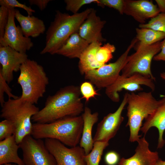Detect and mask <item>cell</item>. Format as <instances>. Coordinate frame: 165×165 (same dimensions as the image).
<instances>
[{"label":"cell","instance_id":"obj_1","mask_svg":"<svg viewBox=\"0 0 165 165\" xmlns=\"http://www.w3.org/2000/svg\"><path fill=\"white\" fill-rule=\"evenodd\" d=\"M79 86L71 85L61 88L47 98L43 108L32 116L35 123H50L64 118L79 116L84 108Z\"/></svg>","mask_w":165,"mask_h":165},{"label":"cell","instance_id":"obj_11","mask_svg":"<svg viewBox=\"0 0 165 165\" xmlns=\"http://www.w3.org/2000/svg\"><path fill=\"white\" fill-rule=\"evenodd\" d=\"M44 142L57 165H86L85 152L80 146L69 148L59 141L51 138L45 139Z\"/></svg>","mask_w":165,"mask_h":165},{"label":"cell","instance_id":"obj_39","mask_svg":"<svg viewBox=\"0 0 165 165\" xmlns=\"http://www.w3.org/2000/svg\"><path fill=\"white\" fill-rule=\"evenodd\" d=\"M156 165H165V161L159 159L157 161Z\"/></svg>","mask_w":165,"mask_h":165},{"label":"cell","instance_id":"obj_41","mask_svg":"<svg viewBox=\"0 0 165 165\" xmlns=\"http://www.w3.org/2000/svg\"><path fill=\"white\" fill-rule=\"evenodd\" d=\"M1 165H16L15 164H11L10 163H6L5 164H2Z\"/></svg>","mask_w":165,"mask_h":165},{"label":"cell","instance_id":"obj_37","mask_svg":"<svg viewBox=\"0 0 165 165\" xmlns=\"http://www.w3.org/2000/svg\"><path fill=\"white\" fill-rule=\"evenodd\" d=\"M153 60L155 61H165V38L162 41L161 50L154 56Z\"/></svg>","mask_w":165,"mask_h":165},{"label":"cell","instance_id":"obj_36","mask_svg":"<svg viewBox=\"0 0 165 165\" xmlns=\"http://www.w3.org/2000/svg\"><path fill=\"white\" fill-rule=\"evenodd\" d=\"M51 0H29L28 2L31 5H36L39 9L42 11L46 8Z\"/></svg>","mask_w":165,"mask_h":165},{"label":"cell","instance_id":"obj_6","mask_svg":"<svg viewBox=\"0 0 165 165\" xmlns=\"http://www.w3.org/2000/svg\"><path fill=\"white\" fill-rule=\"evenodd\" d=\"M17 83L20 86L22 100L37 104L46 92L49 80L43 67L28 59L20 67Z\"/></svg>","mask_w":165,"mask_h":165},{"label":"cell","instance_id":"obj_26","mask_svg":"<svg viewBox=\"0 0 165 165\" xmlns=\"http://www.w3.org/2000/svg\"><path fill=\"white\" fill-rule=\"evenodd\" d=\"M115 50V46L109 43L101 46L96 53V59L97 62L102 65L106 64L112 58L113 53Z\"/></svg>","mask_w":165,"mask_h":165},{"label":"cell","instance_id":"obj_9","mask_svg":"<svg viewBox=\"0 0 165 165\" xmlns=\"http://www.w3.org/2000/svg\"><path fill=\"white\" fill-rule=\"evenodd\" d=\"M25 165H57L42 139L27 135L19 144Z\"/></svg>","mask_w":165,"mask_h":165},{"label":"cell","instance_id":"obj_24","mask_svg":"<svg viewBox=\"0 0 165 165\" xmlns=\"http://www.w3.org/2000/svg\"><path fill=\"white\" fill-rule=\"evenodd\" d=\"M136 38L139 44L148 46L160 41L165 38V33L152 29L144 28L136 29Z\"/></svg>","mask_w":165,"mask_h":165},{"label":"cell","instance_id":"obj_14","mask_svg":"<svg viewBox=\"0 0 165 165\" xmlns=\"http://www.w3.org/2000/svg\"><path fill=\"white\" fill-rule=\"evenodd\" d=\"M28 57L26 53L19 52L9 46H0V73L8 83L13 80V72L20 70Z\"/></svg>","mask_w":165,"mask_h":165},{"label":"cell","instance_id":"obj_25","mask_svg":"<svg viewBox=\"0 0 165 165\" xmlns=\"http://www.w3.org/2000/svg\"><path fill=\"white\" fill-rule=\"evenodd\" d=\"M108 145V142H94L92 150L84 156L86 165H99L104 150Z\"/></svg>","mask_w":165,"mask_h":165},{"label":"cell","instance_id":"obj_21","mask_svg":"<svg viewBox=\"0 0 165 165\" xmlns=\"http://www.w3.org/2000/svg\"><path fill=\"white\" fill-rule=\"evenodd\" d=\"M19 148L14 135L0 141V165L11 163L25 165L18 155Z\"/></svg>","mask_w":165,"mask_h":165},{"label":"cell","instance_id":"obj_2","mask_svg":"<svg viewBox=\"0 0 165 165\" xmlns=\"http://www.w3.org/2000/svg\"><path fill=\"white\" fill-rule=\"evenodd\" d=\"M92 9L87 8L81 12L72 15L56 11L54 20L51 22L46 31L45 46L40 54H56L70 36L78 31Z\"/></svg>","mask_w":165,"mask_h":165},{"label":"cell","instance_id":"obj_15","mask_svg":"<svg viewBox=\"0 0 165 165\" xmlns=\"http://www.w3.org/2000/svg\"><path fill=\"white\" fill-rule=\"evenodd\" d=\"M157 6L152 1L125 0L123 13L132 16L136 21L145 24V20L160 13Z\"/></svg>","mask_w":165,"mask_h":165},{"label":"cell","instance_id":"obj_27","mask_svg":"<svg viewBox=\"0 0 165 165\" xmlns=\"http://www.w3.org/2000/svg\"><path fill=\"white\" fill-rule=\"evenodd\" d=\"M139 28H149L165 33V13H161L151 19L147 23L140 24Z\"/></svg>","mask_w":165,"mask_h":165},{"label":"cell","instance_id":"obj_10","mask_svg":"<svg viewBox=\"0 0 165 165\" xmlns=\"http://www.w3.org/2000/svg\"><path fill=\"white\" fill-rule=\"evenodd\" d=\"M154 81L150 78L139 73H134L128 77L120 75L112 84L105 88V93L111 101L118 102L120 100L118 92L123 90L131 92L141 91L143 90L141 86L144 85L152 92L154 91L155 86Z\"/></svg>","mask_w":165,"mask_h":165},{"label":"cell","instance_id":"obj_3","mask_svg":"<svg viewBox=\"0 0 165 165\" xmlns=\"http://www.w3.org/2000/svg\"><path fill=\"white\" fill-rule=\"evenodd\" d=\"M83 124L81 115L68 117L49 123H34L30 135L36 139H56L72 147L79 143Z\"/></svg>","mask_w":165,"mask_h":165},{"label":"cell","instance_id":"obj_20","mask_svg":"<svg viewBox=\"0 0 165 165\" xmlns=\"http://www.w3.org/2000/svg\"><path fill=\"white\" fill-rule=\"evenodd\" d=\"M15 18L19 23L24 35L36 38L43 34L46 27L43 21L34 16H25L15 9Z\"/></svg>","mask_w":165,"mask_h":165},{"label":"cell","instance_id":"obj_38","mask_svg":"<svg viewBox=\"0 0 165 165\" xmlns=\"http://www.w3.org/2000/svg\"><path fill=\"white\" fill-rule=\"evenodd\" d=\"M158 7L161 13H165V0H156Z\"/></svg>","mask_w":165,"mask_h":165},{"label":"cell","instance_id":"obj_22","mask_svg":"<svg viewBox=\"0 0 165 165\" xmlns=\"http://www.w3.org/2000/svg\"><path fill=\"white\" fill-rule=\"evenodd\" d=\"M90 44L79 35L78 32L72 34L56 54L69 58H79Z\"/></svg>","mask_w":165,"mask_h":165},{"label":"cell","instance_id":"obj_29","mask_svg":"<svg viewBox=\"0 0 165 165\" xmlns=\"http://www.w3.org/2000/svg\"><path fill=\"white\" fill-rule=\"evenodd\" d=\"M82 98L88 102L92 98L99 95L95 89L93 85L90 82L85 81L82 82L79 86Z\"/></svg>","mask_w":165,"mask_h":165},{"label":"cell","instance_id":"obj_35","mask_svg":"<svg viewBox=\"0 0 165 165\" xmlns=\"http://www.w3.org/2000/svg\"><path fill=\"white\" fill-rule=\"evenodd\" d=\"M119 154L114 151L108 152L105 155V160L107 165H116L119 162Z\"/></svg>","mask_w":165,"mask_h":165},{"label":"cell","instance_id":"obj_8","mask_svg":"<svg viewBox=\"0 0 165 165\" xmlns=\"http://www.w3.org/2000/svg\"><path fill=\"white\" fill-rule=\"evenodd\" d=\"M162 41L145 46L138 44L136 51L129 55L128 61L122 70L121 75L128 77L137 73L156 80L151 70V64L154 56L161 50Z\"/></svg>","mask_w":165,"mask_h":165},{"label":"cell","instance_id":"obj_30","mask_svg":"<svg viewBox=\"0 0 165 165\" xmlns=\"http://www.w3.org/2000/svg\"><path fill=\"white\" fill-rule=\"evenodd\" d=\"M4 93L8 95L9 98L16 99L19 97L12 94L11 89L9 86L8 83L0 73V103L1 107L5 102L4 97Z\"/></svg>","mask_w":165,"mask_h":165},{"label":"cell","instance_id":"obj_28","mask_svg":"<svg viewBox=\"0 0 165 165\" xmlns=\"http://www.w3.org/2000/svg\"><path fill=\"white\" fill-rule=\"evenodd\" d=\"M64 2L66 10L74 14L78 13L80 8L84 5L93 3L97 4L98 0H65Z\"/></svg>","mask_w":165,"mask_h":165},{"label":"cell","instance_id":"obj_12","mask_svg":"<svg viewBox=\"0 0 165 165\" xmlns=\"http://www.w3.org/2000/svg\"><path fill=\"white\" fill-rule=\"evenodd\" d=\"M9 9L8 22L4 36L0 39V46H9L19 52L26 53L33 46V43L31 38L24 35L20 26L16 25L15 9Z\"/></svg>","mask_w":165,"mask_h":165},{"label":"cell","instance_id":"obj_40","mask_svg":"<svg viewBox=\"0 0 165 165\" xmlns=\"http://www.w3.org/2000/svg\"><path fill=\"white\" fill-rule=\"evenodd\" d=\"M160 76L163 79L165 80V72L161 73L160 74Z\"/></svg>","mask_w":165,"mask_h":165},{"label":"cell","instance_id":"obj_23","mask_svg":"<svg viewBox=\"0 0 165 165\" xmlns=\"http://www.w3.org/2000/svg\"><path fill=\"white\" fill-rule=\"evenodd\" d=\"M102 44L99 42L90 43L81 54L79 58L78 67L82 75L102 66L97 62L96 56L97 49Z\"/></svg>","mask_w":165,"mask_h":165},{"label":"cell","instance_id":"obj_19","mask_svg":"<svg viewBox=\"0 0 165 165\" xmlns=\"http://www.w3.org/2000/svg\"><path fill=\"white\" fill-rule=\"evenodd\" d=\"M83 121L82 135L79 146L83 148L85 155L88 154L93 149L94 143L92 137L93 126L98 121L99 114L96 112L92 113L90 109L88 107H84L81 115Z\"/></svg>","mask_w":165,"mask_h":165},{"label":"cell","instance_id":"obj_31","mask_svg":"<svg viewBox=\"0 0 165 165\" xmlns=\"http://www.w3.org/2000/svg\"><path fill=\"white\" fill-rule=\"evenodd\" d=\"M14 128L12 123L4 119L0 122V141L3 140L14 134Z\"/></svg>","mask_w":165,"mask_h":165},{"label":"cell","instance_id":"obj_32","mask_svg":"<svg viewBox=\"0 0 165 165\" xmlns=\"http://www.w3.org/2000/svg\"><path fill=\"white\" fill-rule=\"evenodd\" d=\"M0 5L8 9H15L16 7L22 8L27 12L28 16H32V13L35 12V11L30 6H28L25 4L20 3L16 0H0Z\"/></svg>","mask_w":165,"mask_h":165},{"label":"cell","instance_id":"obj_33","mask_svg":"<svg viewBox=\"0 0 165 165\" xmlns=\"http://www.w3.org/2000/svg\"><path fill=\"white\" fill-rule=\"evenodd\" d=\"M97 4L101 7L106 6L117 10L121 14H123L124 0H98Z\"/></svg>","mask_w":165,"mask_h":165},{"label":"cell","instance_id":"obj_17","mask_svg":"<svg viewBox=\"0 0 165 165\" xmlns=\"http://www.w3.org/2000/svg\"><path fill=\"white\" fill-rule=\"evenodd\" d=\"M138 145L135 154L130 157L122 158L120 160L118 165H156L159 159L157 152L151 151L149 143L145 136L140 138L137 141Z\"/></svg>","mask_w":165,"mask_h":165},{"label":"cell","instance_id":"obj_13","mask_svg":"<svg viewBox=\"0 0 165 165\" xmlns=\"http://www.w3.org/2000/svg\"><path fill=\"white\" fill-rule=\"evenodd\" d=\"M127 92L124 95L123 100L116 111L105 116L97 126L93 138L96 141L108 142L116 134L124 119L122 114L127 105Z\"/></svg>","mask_w":165,"mask_h":165},{"label":"cell","instance_id":"obj_4","mask_svg":"<svg viewBox=\"0 0 165 165\" xmlns=\"http://www.w3.org/2000/svg\"><path fill=\"white\" fill-rule=\"evenodd\" d=\"M162 99L157 100L152 91L142 92L138 94L127 92V116L128 118L126 126L130 128V141H138L141 135L139 132L143 121L152 114L160 104Z\"/></svg>","mask_w":165,"mask_h":165},{"label":"cell","instance_id":"obj_16","mask_svg":"<svg viewBox=\"0 0 165 165\" xmlns=\"http://www.w3.org/2000/svg\"><path fill=\"white\" fill-rule=\"evenodd\" d=\"M106 23L105 20H101L97 15L96 10L92 9L80 27L78 33L89 44L105 42L106 39L102 36L101 31Z\"/></svg>","mask_w":165,"mask_h":165},{"label":"cell","instance_id":"obj_18","mask_svg":"<svg viewBox=\"0 0 165 165\" xmlns=\"http://www.w3.org/2000/svg\"><path fill=\"white\" fill-rule=\"evenodd\" d=\"M156 127L159 132L158 148H161L165 144L163 138L165 130V96L162 98V101L155 111L145 119L140 130L146 134L152 127Z\"/></svg>","mask_w":165,"mask_h":165},{"label":"cell","instance_id":"obj_7","mask_svg":"<svg viewBox=\"0 0 165 165\" xmlns=\"http://www.w3.org/2000/svg\"><path fill=\"white\" fill-rule=\"evenodd\" d=\"M138 40L135 38L126 51L115 62L106 64L85 74V79L98 88H106L112 84L120 76V73L127 64L128 54Z\"/></svg>","mask_w":165,"mask_h":165},{"label":"cell","instance_id":"obj_34","mask_svg":"<svg viewBox=\"0 0 165 165\" xmlns=\"http://www.w3.org/2000/svg\"><path fill=\"white\" fill-rule=\"evenodd\" d=\"M9 16V9L3 6L0 7V39L3 37L7 24Z\"/></svg>","mask_w":165,"mask_h":165},{"label":"cell","instance_id":"obj_5","mask_svg":"<svg viewBox=\"0 0 165 165\" xmlns=\"http://www.w3.org/2000/svg\"><path fill=\"white\" fill-rule=\"evenodd\" d=\"M0 117L8 120L13 124L16 141L19 144L27 135H30L32 123L31 118L40 110L28 102L9 98L1 107Z\"/></svg>","mask_w":165,"mask_h":165}]
</instances>
